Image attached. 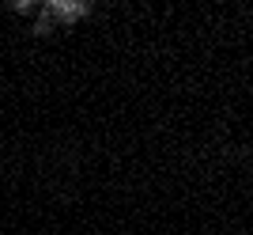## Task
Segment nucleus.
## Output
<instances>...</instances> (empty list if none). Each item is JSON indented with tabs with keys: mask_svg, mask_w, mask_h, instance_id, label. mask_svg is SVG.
Returning a JSON list of instances; mask_svg holds the SVG:
<instances>
[{
	"mask_svg": "<svg viewBox=\"0 0 253 235\" xmlns=\"http://www.w3.org/2000/svg\"><path fill=\"white\" fill-rule=\"evenodd\" d=\"M23 8H38L42 4L49 15H57V19H76V11L84 8V4H76V0H19Z\"/></svg>",
	"mask_w": 253,
	"mask_h": 235,
	"instance_id": "obj_1",
	"label": "nucleus"
}]
</instances>
